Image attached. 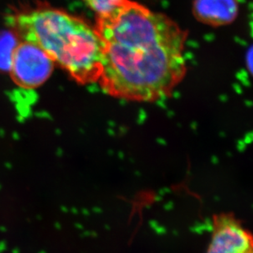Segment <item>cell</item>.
<instances>
[{"label": "cell", "mask_w": 253, "mask_h": 253, "mask_svg": "<svg viewBox=\"0 0 253 253\" xmlns=\"http://www.w3.org/2000/svg\"><path fill=\"white\" fill-rule=\"evenodd\" d=\"M95 28L103 46L98 82L111 97L154 102L184 79L186 31L167 15L126 0Z\"/></svg>", "instance_id": "1"}, {"label": "cell", "mask_w": 253, "mask_h": 253, "mask_svg": "<svg viewBox=\"0 0 253 253\" xmlns=\"http://www.w3.org/2000/svg\"><path fill=\"white\" fill-rule=\"evenodd\" d=\"M12 23L23 41L39 46L77 82H98L103 41L84 20L53 7H39L17 14Z\"/></svg>", "instance_id": "2"}, {"label": "cell", "mask_w": 253, "mask_h": 253, "mask_svg": "<svg viewBox=\"0 0 253 253\" xmlns=\"http://www.w3.org/2000/svg\"><path fill=\"white\" fill-rule=\"evenodd\" d=\"M53 65V60L39 46L23 41L12 52L9 69L17 84L36 88L50 77Z\"/></svg>", "instance_id": "3"}, {"label": "cell", "mask_w": 253, "mask_h": 253, "mask_svg": "<svg viewBox=\"0 0 253 253\" xmlns=\"http://www.w3.org/2000/svg\"><path fill=\"white\" fill-rule=\"evenodd\" d=\"M194 13L204 24L220 27L229 25L239 13L238 0H195Z\"/></svg>", "instance_id": "4"}, {"label": "cell", "mask_w": 253, "mask_h": 253, "mask_svg": "<svg viewBox=\"0 0 253 253\" xmlns=\"http://www.w3.org/2000/svg\"><path fill=\"white\" fill-rule=\"evenodd\" d=\"M208 253H251V242L240 228L226 224L215 233Z\"/></svg>", "instance_id": "5"}, {"label": "cell", "mask_w": 253, "mask_h": 253, "mask_svg": "<svg viewBox=\"0 0 253 253\" xmlns=\"http://www.w3.org/2000/svg\"><path fill=\"white\" fill-rule=\"evenodd\" d=\"M85 2L88 7L98 14V17H102L114 11L120 5L126 0H82Z\"/></svg>", "instance_id": "6"}]
</instances>
